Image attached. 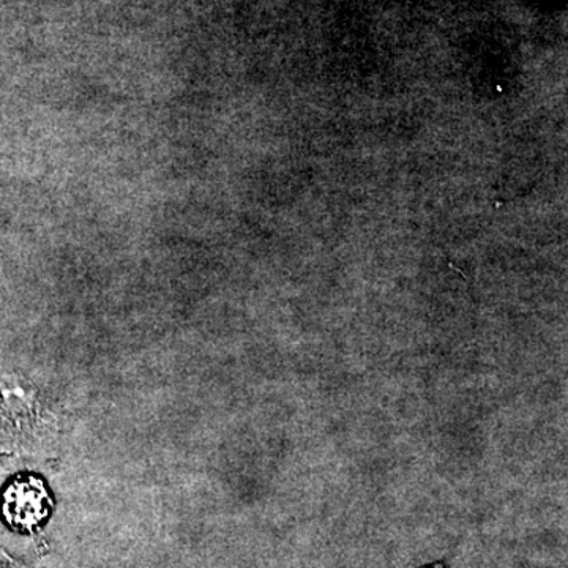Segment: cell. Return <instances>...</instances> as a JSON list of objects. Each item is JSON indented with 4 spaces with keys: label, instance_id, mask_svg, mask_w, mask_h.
<instances>
[{
    "label": "cell",
    "instance_id": "6da1fadb",
    "mask_svg": "<svg viewBox=\"0 0 568 568\" xmlns=\"http://www.w3.org/2000/svg\"><path fill=\"white\" fill-rule=\"evenodd\" d=\"M51 505L50 491L36 478L17 479L2 494L3 518L13 529L24 533L39 529L46 522Z\"/></svg>",
    "mask_w": 568,
    "mask_h": 568
},
{
    "label": "cell",
    "instance_id": "7a4b0ae2",
    "mask_svg": "<svg viewBox=\"0 0 568 568\" xmlns=\"http://www.w3.org/2000/svg\"><path fill=\"white\" fill-rule=\"evenodd\" d=\"M430 568H446V566H443V564H436V566H432Z\"/></svg>",
    "mask_w": 568,
    "mask_h": 568
}]
</instances>
